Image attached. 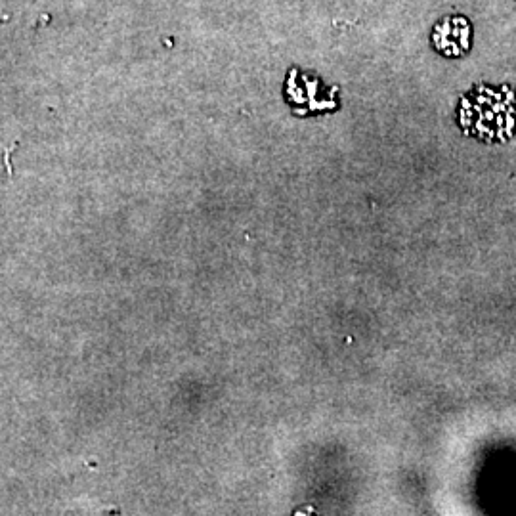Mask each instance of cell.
I'll return each instance as SVG.
<instances>
[{
  "instance_id": "cell-1",
  "label": "cell",
  "mask_w": 516,
  "mask_h": 516,
  "mask_svg": "<svg viewBox=\"0 0 516 516\" xmlns=\"http://www.w3.org/2000/svg\"><path fill=\"white\" fill-rule=\"evenodd\" d=\"M295 516H316V511H314L312 507H306V509H302V511H297Z\"/></svg>"
}]
</instances>
